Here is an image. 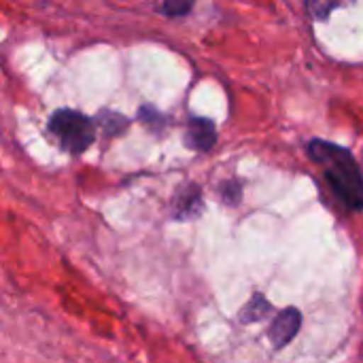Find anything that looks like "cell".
<instances>
[{"label":"cell","mask_w":363,"mask_h":363,"mask_svg":"<svg viewBox=\"0 0 363 363\" xmlns=\"http://www.w3.org/2000/svg\"><path fill=\"white\" fill-rule=\"evenodd\" d=\"M238 323L247 330L262 325V334H257V338L264 345V355L281 359L302 336L306 317L300 306L289 304L285 308H277L257 291L240 311Z\"/></svg>","instance_id":"1"},{"label":"cell","mask_w":363,"mask_h":363,"mask_svg":"<svg viewBox=\"0 0 363 363\" xmlns=\"http://www.w3.org/2000/svg\"><path fill=\"white\" fill-rule=\"evenodd\" d=\"M308 155L321 168L334 196L349 211H363V177L351 151L340 145L315 138L308 143Z\"/></svg>","instance_id":"2"},{"label":"cell","mask_w":363,"mask_h":363,"mask_svg":"<svg viewBox=\"0 0 363 363\" xmlns=\"http://www.w3.org/2000/svg\"><path fill=\"white\" fill-rule=\"evenodd\" d=\"M49 132L57 140V145L72 155L85 153L96 138L94 121L72 108L55 111L49 117Z\"/></svg>","instance_id":"3"},{"label":"cell","mask_w":363,"mask_h":363,"mask_svg":"<svg viewBox=\"0 0 363 363\" xmlns=\"http://www.w3.org/2000/svg\"><path fill=\"white\" fill-rule=\"evenodd\" d=\"M215 140H217V130L211 119H204V117L189 119L187 138H185L187 147H191L196 151H208V149H213Z\"/></svg>","instance_id":"4"},{"label":"cell","mask_w":363,"mask_h":363,"mask_svg":"<svg viewBox=\"0 0 363 363\" xmlns=\"http://www.w3.org/2000/svg\"><path fill=\"white\" fill-rule=\"evenodd\" d=\"M200 208H202V194H200L198 185H189L179 191V196L174 200V217L177 219H189V217L198 215Z\"/></svg>","instance_id":"5"},{"label":"cell","mask_w":363,"mask_h":363,"mask_svg":"<svg viewBox=\"0 0 363 363\" xmlns=\"http://www.w3.org/2000/svg\"><path fill=\"white\" fill-rule=\"evenodd\" d=\"M336 6H338L336 2H321V0H315V2H308L306 4V9L313 15V19H325Z\"/></svg>","instance_id":"6"},{"label":"cell","mask_w":363,"mask_h":363,"mask_svg":"<svg viewBox=\"0 0 363 363\" xmlns=\"http://www.w3.org/2000/svg\"><path fill=\"white\" fill-rule=\"evenodd\" d=\"M160 11L168 17H181L191 11V2H166L160 6Z\"/></svg>","instance_id":"7"},{"label":"cell","mask_w":363,"mask_h":363,"mask_svg":"<svg viewBox=\"0 0 363 363\" xmlns=\"http://www.w3.org/2000/svg\"><path fill=\"white\" fill-rule=\"evenodd\" d=\"M221 194H223L225 202H230V204H236L240 200V187H238V183H225L221 187Z\"/></svg>","instance_id":"8"}]
</instances>
